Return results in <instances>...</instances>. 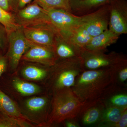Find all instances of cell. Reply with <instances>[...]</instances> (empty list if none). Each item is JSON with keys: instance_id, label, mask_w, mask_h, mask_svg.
Segmentation results:
<instances>
[{"instance_id": "obj_1", "label": "cell", "mask_w": 127, "mask_h": 127, "mask_svg": "<svg viewBox=\"0 0 127 127\" xmlns=\"http://www.w3.org/2000/svg\"><path fill=\"white\" fill-rule=\"evenodd\" d=\"M119 70L113 68L85 70L71 89L82 102L93 106L120 91Z\"/></svg>"}, {"instance_id": "obj_2", "label": "cell", "mask_w": 127, "mask_h": 127, "mask_svg": "<svg viewBox=\"0 0 127 127\" xmlns=\"http://www.w3.org/2000/svg\"><path fill=\"white\" fill-rule=\"evenodd\" d=\"M51 95L52 97L46 127L77 117L90 107L79 100L71 88L54 91Z\"/></svg>"}, {"instance_id": "obj_3", "label": "cell", "mask_w": 127, "mask_h": 127, "mask_svg": "<svg viewBox=\"0 0 127 127\" xmlns=\"http://www.w3.org/2000/svg\"><path fill=\"white\" fill-rule=\"evenodd\" d=\"M63 60L49 70L46 86L50 95L54 91L71 88L77 77L85 70L82 57Z\"/></svg>"}, {"instance_id": "obj_4", "label": "cell", "mask_w": 127, "mask_h": 127, "mask_svg": "<svg viewBox=\"0 0 127 127\" xmlns=\"http://www.w3.org/2000/svg\"><path fill=\"white\" fill-rule=\"evenodd\" d=\"M51 100L49 95L46 94L32 96L27 98L19 106L27 121L37 127H46Z\"/></svg>"}, {"instance_id": "obj_5", "label": "cell", "mask_w": 127, "mask_h": 127, "mask_svg": "<svg viewBox=\"0 0 127 127\" xmlns=\"http://www.w3.org/2000/svg\"><path fill=\"white\" fill-rule=\"evenodd\" d=\"M81 57L85 70L104 68H113L119 70L127 65V58L115 52L105 54L103 51L84 50Z\"/></svg>"}, {"instance_id": "obj_6", "label": "cell", "mask_w": 127, "mask_h": 127, "mask_svg": "<svg viewBox=\"0 0 127 127\" xmlns=\"http://www.w3.org/2000/svg\"><path fill=\"white\" fill-rule=\"evenodd\" d=\"M46 11L49 23L60 34H68L84 22V15L75 16L70 12L62 9Z\"/></svg>"}, {"instance_id": "obj_7", "label": "cell", "mask_w": 127, "mask_h": 127, "mask_svg": "<svg viewBox=\"0 0 127 127\" xmlns=\"http://www.w3.org/2000/svg\"><path fill=\"white\" fill-rule=\"evenodd\" d=\"M23 29L28 40L55 50L56 38L59 32L52 25L47 24L24 27Z\"/></svg>"}, {"instance_id": "obj_8", "label": "cell", "mask_w": 127, "mask_h": 127, "mask_svg": "<svg viewBox=\"0 0 127 127\" xmlns=\"http://www.w3.org/2000/svg\"><path fill=\"white\" fill-rule=\"evenodd\" d=\"M7 35L9 43L7 57L12 70L15 72L22 58L28 49L27 40L22 26L11 32Z\"/></svg>"}, {"instance_id": "obj_9", "label": "cell", "mask_w": 127, "mask_h": 127, "mask_svg": "<svg viewBox=\"0 0 127 127\" xmlns=\"http://www.w3.org/2000/svg\"><path fill=\"white\" fill-rule=\"evenodd\" d=\"M109 30L119 36L127 33L126 0H114L109 4Z\"/></svg>"}, {"instance_id": "obj_10", "label": "cell", "mask_w": 127, "mask_h": 127, "mask_svg": "<svg viewBox=\"0 0 127 127\" xmlns=\"http://www.w3.org/2000/svg\"><path fill=\"white\" fill-rule=\"evenodd\" d=\"M27 43L28 49L21 60L41 64L50 67L54 65L56 63L58 58L55 50L37 45L28 40Z\"/></svg>"}, {"instance_id": "obj_11", "label": "cell", "mask_w": 127, "mask_h": 127, "mask_svg": "<svg viewBox=\"0 0 127 127\" xmlns=\"http://www.w3.org/2000/svg\"><path fill=\"white\" fill-rule=\"evenodd\" d=\"M15 18L17 23L23 27L50 24L46 10L36 2L18 11Z\"/></svg>"}, {"instance_id": "obj_12", "label": "cell", "mask_w": 127, "mask_h": 127, "mask_svg": "<svg viewBox=\"0 0 127 127\" xmlns=\"http://www.w3.org/2000/svg\"><path fill=\"white\" fill-rule=\"evenodd\" d=\"M83 24L92 37L97 35L107 30L109 24V4L103 6L94 12L85 15Z\"/></svg>"}, {"instance_id": "obj_13", "label": "cell", "mask_w": 127, "mask_h": 127, "mask_svg": "<svg viewBox=\"0 0 127 127\" xmlns=\"http://www.w3.org/2000/svg\"><path fill=\"white\" fill-rule=\"evenodd\" d=\"M83 50L74 45L67 36L59 33L58 34L55 47V53L58 58L65 60L81 58Z\"/></svg>"}, {"instance_id": "obj_14", "label": "cell", "mask_w": 127, "mask_h": 127, "mask_svg": "<svg viewBox=\"0 0 127 127\" xmlns=\"http://www.w3.org/2000/svg\"><path fill=\"white\" fill-rule=\"evenodd\" d=\"M119 36L108 29L101 34L93 37L84 50L94 51H104L108 47L116 43Z\"/></svg>"}, {"instance_id": "obj_15", "label": "cell", "mask_w": 127, "mask_h": 127, "mask_svg": "<svg viewBox=\"0 0 127 127\" xmlns=\"http://www.w3.org/2000/svg\"><path fill=\"white\" fill-rule=\"evenodd\" d=\"M0 114L12 118L27 121L22 114L18 104L0 89Z\"/></svg>"}, {"instance_id": "obj_16", "label": "cell", "mask_w": 127, "mask_h": 127, "mask_svg": "<svg viewBox=\"0 0 127 127\" xmlns=\"http://www.w3.org/2000/svg\"><path fill=\"white\" fill-rule=\"evenodd\" d=\"M11 83L14 92L21 96H31L39 94L42 91L38 85L24 81L18 77L13 78Z\"/></svg>"}, {"instance_id": "obj_17", "label": "cell", "mask_w": 127, "mask_h": 127, "mask_svg": "<svg viewBox=\"0 0 127 127\" xmlns=\"http://www.w3.org/2000/svg\"><path fill=\"white\" fill-rule=\"evenodd\" d=\"M114 0H70L72 10L80 12L91 11L109 4Z\"/></svg>"}, {"instance_id": "obj_18", "label": "cell", "mask_w": 127, "mask_h": 127, "mask_svg": "<svg viewBox=\"0 0 127 127\" xmlns=\"http://www.w3.org/2000/svg\"><path fill=\"white\" fill-rule=\"evenodd\" d=\"M66 35L74 45L83 50H84L93 37L83 25L79 26Z\"/></svg>"}, {"instance_id": "obj_19", "label": "cell", "mask_w": 127, "mask_h": 127, "mask_svg": "<svg viewBox=\"0 0 127 127\" xmlns=\"http://www.w3.org/2000/svg\"><path fill=\"white\" fill-rule=\"evenodd\" d=\"M127 107H120L116 106H110L102 112L101 123L104 126L113 127L120 120L124 109Z\"/></svg>"}, {"instance_id": "obj_20", "label": "cell", "mask_w": 127, "mask_h": 127, "mask_svg": "<svg viewBox=\"0 0 127 127\" xmlns=\"http://www.w3.org/2000/svg\"><path fill=\"white\" fill-rule=\"evenodd\" d=\"M49 70L34 65L26 66L22 69L21 74L26 79L32 81H40L47 77Z\"/></svg>"}, {"instance_id": "obj_21", "label": "cell", "mask_w": 127, "mask_h": 127, "mask_svg": "<svg viewBox=\"0 0 127 127\" xmlns=\"http://www.w3.org/2000/svg\"><path fill=\"white\" fill-rule=\"evenodd\" d=\"M35 2L46 10L59 9L71 11L70 0H35Z\"/></svg>"}, {"instance_id": "obj_22", "label": "cell", "mask_w": 127, "mask_h": 127, "mask_svg": "<svg viewBox=\"0 0 127 127\" xmlns=\"http://www.w3.org/2000/svg\"><path fill=\"white\" fill-rule=\"evenodd\" d=\"M0 24L4 27L7 34L22 27L17 22L14 16L0 7Z\"/></svg>"}, {"instance_id": "obj_23", "label": "cell", "mask_w": 127, "mask_h": 127, "mask_svg": "<svg viewBox=\"0 0 127 127\" xmlns=\"http://www.w3.org/2000/svg\"><path fill=\"white\" fill-rule=\"evenodd\" d=\"M97 104L90 107L83 114L82 121L84 125L94 124L100 119L102 112Z\"/></svg>"}, {"instance_id": "obj_24", "label": "cell", "mask_w": 127, "mask_h": 127, "mask_svg": "<svg viewBox=\"0 0 127 127\" xmlns=\"http://www.w3.org/2000/svg\"><path fill=\"white\" fill-rule=\"evenodd\" d=\"M27 120L12 118L0 114V127H35Z\"/></svg>"}, {"instance_id": "obj_25", "label": "cell", "mask_w": 127, "mask_h": 127, "mask_svg": "<svg viewBox=\"0 0 127 127\" xmlns=\"http://www.w3.org/2000/svg\"><path fill=\"white\" fill-rule=\"evenodd\" d=\"M109 102L112 106L120 107H127V95L125 94H114L111 96Z\"/></svg>"}, {"instance_id": "obj_26", "label": "cell", "mask_w": 127, "mask_h": 127, "mask_svg": "<svg viewBox=\"0 0 127 127\" xmlns=\"http://www.w3.org/2000/svg\"><path fill=\"white\" fill-rule=\"evenodd\" d=\"M10 10L16 12L31 2L32 0H8Z\"/></svg>"}, {"instance_id": "obj_27", "label": "cell", "mask_w": 127, "mask_h": 127, "mask_svg": "<svg viewBox=\"0 0 127 127\" xmlns=\"http://www.w3.org/2000/svg\"><path fill=\"white\" fill-rule=\"evenodd\" d=\"M7 40V33L4 27L0 24V48L3 49Z\"/></svg>"}, {"instance_id": "obj_28", "label": "cell", "mask_w": 127, "mask_h": 127, "mask_svg": "<svg viewBox=\"0 0 127 127\" xmlns=\"http://www.w3.org/2000/svg\"><path fill=\"white\" fill-rule=\"evenodd\" d=\"M118 78L120 83H124L127 79V66L120 68L118 72Z\"/></svg>"}, {"instance_id": "obj_29", "label": "cell", "mask_w": 127, "mask_h": 127, "mask_svg": "<svg viewBox=\"0 0 127 127\" xmlns=\"http://www.w3.org/2000/svg\"><path fill=\"white\" fill-rule=\"evenodd\" d=\"M127 127V109L124 111L120 120L114 126V127Z\"/></svg>"}, {"instance_id": "obj_30", "label": "cell", "mask_w": 127, "mask_h": 127, "mask_svg": "<svg viewBox=\"0 0 127 127\" xmlns=\"http://www.w3.org/2000/svg\"><path fill=\"white\" fill-rule=\"evenodd\" d=\"M7 67V61L4 57L0 55V77L6 70Z\"/></svg>"}, {"instance_id": "obj_31", "label": "cell", "mask_w": 127, "mask_h": 127, "mask_svg": "<svg viewBox=\"0 0 127 127\" xmlns=\"http://www.w3.org/2000/svg\"><path fill=\"white\" fill-rule=\"evenodd\" d=\"M0 7L3 10L9 12L10 10L8 0H0Z\"/></svg>"}, {"instance_id": "obj_32", "label": "cell", "mask_w": 127, "mask_h": 127, "mask_svg": "<svg viewBox=\"0 0 127 127\" xmlns=\"http://www.w3.org/2000/svg\"><path fill=\"white\" fill-rule=\"evenodd\" d=\"M65 125L67 127H79L76 123L73 121L68 120L64 121Z\"/></svg>"}]
</instances>
